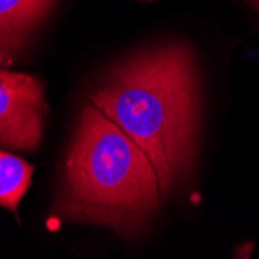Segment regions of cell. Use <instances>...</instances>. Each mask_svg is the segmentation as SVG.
<instances>
[{
    "mask_svg": "<svg viewBox=\"0 0 259 259\" xmlns=\"http://www.w3.org/2000/svg\"><path fill=\"white\" fill-rule=\"evenodd\" d=\"M248 2H250V4H251V5L254 7V10H256V11L259 13V0H248Z\"/></svg>",
    "mask_w": 259,
    "mask_h": 259,
    "instance_id": "obj_6",
    "label": "cell"
},
{
    "mask_svg": "<svg viewBox=\"0 0 259 259\" xmlns=\"http://www.w3.org/2000/svg\"><path fill=\"white\" fill-rule=\"evenodd\" d=\"M55 5L56 0H0V55L22 49Z\"/></svg>",
    "mask_w": 259,
    "mask_h": 259,
    "instance_id": "obj_4",
    "label": "cell"
},
{
    "mask_svg": "<svg viewBox=\"0 0 259 259\" xmlns=\"http://www.w3.org/2000/svg\"><path fill=\"white\" fill-rule=\"evenodd\" d=\"M34 168L23 158L0 149V208L17 213L20 200L30 188Z\"/></svg>",
    "mask_w": 259,
    "mask_h": 259,
    "instance_id": "obj_5",
    "label": "cell"
},
{
    "mask_svg": "<svg viewBox=\"0 0 259 259\" xmlns=\"http://www.w3.org/2000/svg\"><path fill=\"white\" fill-rule=\"evenodd\" d=\"M161 199L143 148L97 106L85 104L65 161L59 214L134 238L146 230Z\"/></svg>",
    "mask_w": 259,
    "mask_h": 259,
    "instance_id": "obj_2",
    "label": "cell"
},
{
    "mask_svg": "<svg viewBox=\"0 0 259 259\" xmlns=\"http://www.w3.org/2000/svg\"><path fill=\"white\" fill-rule=\"evenodd\" d=\"M45 101L39 79L0 70V145L34 151L44 132Z\"/></svg>",
    "mask_w": 259,
    "mask_h": 259,
    "instance_id": "obj_3",
    "label": "cell"
},
{
    "mask_svg": "<svg viewBox=\"0 0 259 259\" xmlns=\"http://www.w3.org/2000/svg\"><path fill=\"white\" fill-rule=\"evenodd\" d=\"M151 158L163 199L194 169L199 148L202 84L194 52L164 42L115 65L90 98Z\"/></svg>",
    "mask_w": 259,
    "mask_h": 259,
    "instance_id": "obj_1",
    "label": "cell"
}]
</instances>
